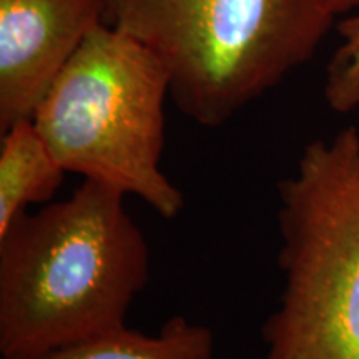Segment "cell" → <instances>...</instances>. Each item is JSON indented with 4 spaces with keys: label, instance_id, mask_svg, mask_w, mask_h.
<instances>
[{
    "label": "cell",
    "instance_id": "obj_7",
    "mask_svg": "<svg viewBox=\"0 0 359 359\" xmlns=\"http://www.w3.org/2000/svg\"><path fill=\"white\" fill-rule=\"evenodd\" d=\"M213 353L212 330L177 314L165 321L155 334L127 326L35 359H213Z\"/></svg>",
    "mask_w": 359,
    "mask_h": 359
},
{
    "label": "cell",
    "instance_id": "obj_3",
    "mask_svg": "<svg viewBox=\"0 0 359 359\" xmlns=\"http://www.w3.org/2000/svg\"><path fill=\"white\" fill-rule=\"evenodd\" d=\"M280 302L266 359H359V130L304 147L278 183Z\"/></svg>",
    "mask_w": 359,
    "mask_h": 359
},
{
    "label": "cell",
    "instance_id": "obj_1",
    "mask_svg": "<svg viewBox=\"0 0 359 359\" xmlns=\"http://www.w3.org/2000/svg\"><path fill=\"white\" fill-rule=\"evenodd\" d=\"M127 195L83 180L0 233V356L35 359L127 327L150 251Z\"/></svg>",
    "mask_w": 359,
    "mask_h": 359
},
{
    "label": "cell",
    "instance_id": "obj_6",
    "mask_svg": "<svg viewBox=\"0 0 359 359\" xmlns=\"http://www.w3.org/2000/svg\"><path fill=\"white\" fill-rule=\"evenodd\" d=\"M67 172L30 120H20L0 142V233L32 205H47Z\"/></svg>",
    "mask_w": 359,
    "mask_h": 359
},
{
    "label": "cell",
    "instance_id": "obj_10",
    "mask_svg": "<svg viewBox=\"0 0 359 359\" xmlns=\"http://www.w3.org/2000/svg\"><path fill=\"white\" fill-rule=\"evenodd\" d=\"M110 4H111V0H109V6H110ZM109 15H110V13H109Z\"/></svg>",
    "mask_w": 359,
    "mask_h": 359
},
{
    "label": "cell",
    "instance_id": "obj_9",
    "mask_svg": "<svg viewBox=\"0 0 359 359\" xmlns=\"http://www.w3.org/2000/svg\"><path fill=\"white\" fill-rule=\"evenodd\" d=\"M316 2L323 11L333 17L343 15V13L351 12L354 8H359V0H316Z\"/></svg>",
    "mask_w": 359,
    "mask_h": 359
},
{
    "label": "cell",
    "instance_id": "obj_4",
    "mask_svg": "<svg viewBox=\"0 0 359 359\" xmlns=\"http://www.w3.org/2000/svg\"><path fill=\"white\" fill-rule=\"evenodd\" d=\"M170 75L147 45L98 25L53 80L32 116L67 173L140 198L175 218L185 196L161 170Z\"/></svg>",
    "mask_w": 359,
    "mask_h": 359
},
{
    "label": "cell",
    "instance_id": "obj_2",
    "mask_svg": "<svg viewBox=\"0 0 359 359\" xmlns=\"http://www.w3.org/2000/svg\"><path fill=\"white\" fill-rule=\"evenodd\" d=\"M333 22L316 0H111L109 15L160 58L175 105L201 127L306 64Z\"/></svg>",
    "mask_w": 359,
    "mask_h": 359
},
{
    "label": "cell",
    "instance_id": "obj_5",
    "mask_svg": "<svg viewBox=\"0 0 359 359\" xmlns=\"http://www.w3.org/2000/svg\"><path fill=\"white\" fill-rule=\"evenodd\" d=\"M109 0H0V133L30 120Z\"/></svg>",
    "mask_w": 359,
    "mask_h": 359
},
{
    "label": "cell",
    "instance_id": "obj_8",
    "mask_svg": "<svg viewBox=\"0 0 359 359\" xmlns=\"http://www.w3.org/2000/svg\"><path fill=\"white\" fill-rule=\"evenodd\" d=\"M343 42L330 60L325 79V100L331 110L349 114L359 107V15L339 22Z\"/></svg>",
    "mask_w": 359,
    "mask_h": 359
}]
</instances>
